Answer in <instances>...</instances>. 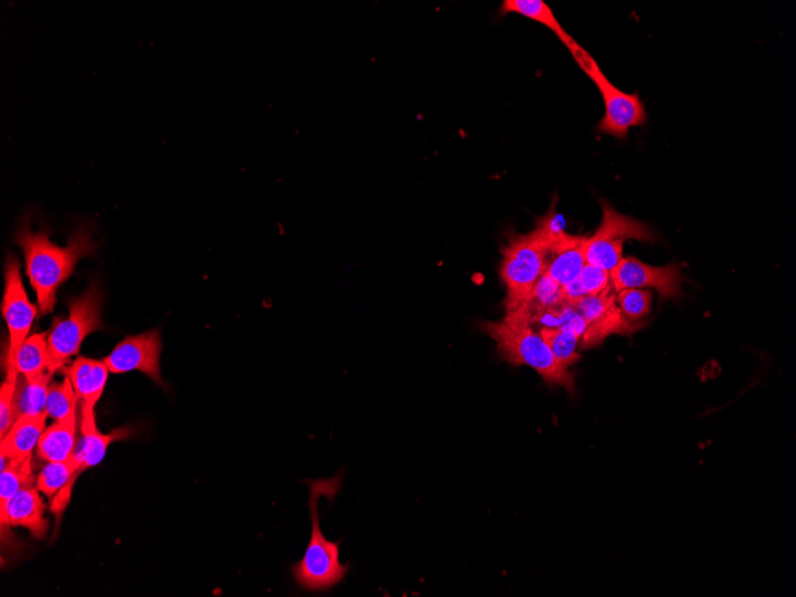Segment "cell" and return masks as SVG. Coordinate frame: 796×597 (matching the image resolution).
Instances as JSON below:
<instances>
[{
	"label": "cell",
	"instance_id": "cell-1",
	"mask_svg": "<svg viewBox=\"0 0 796 597\" xmlns=\"http://www.w3.org/2000/svg\"><path fill=\"white\" fill-rule=\"evenodd\" d=\"M16 240L26 258L27 275L38 296L39 309L42 315L52 313L59 288L75 272L80 259L97 251L92 230L88 226H79L68 245L60 247L49 239L47 229L34 231L28 224H23Z\"/></svg>",
	"mask_w": 796,
	"mask_h": 597
},
{
	"label": "cell",
	"instance_id": "cell-2",
	"mask_svg": "<svg viewBox=\"0 0 796 597\" xmlns=\"http://www.w3.org/2000/svg\"><path fill=\"white\" fill-rule=\"evenodd\" d=\"M344 479L345 472L340 470L333 478L304 480L311 488L308 507L312 535L303 558L291 567L292 580L301 590L309 593L330 590L344 581L350 570L348 564L340 562L342 541L334 543L325 537L318 511V504L323 497L329 503H334L344 485Z\"/></svg>",
	"mask_w": 796,
	"mask_h": 597
},
{
	"label": "cell",
	"instance_id": "cell-3",
	"mask_svg": "<svg viewBox=\"0 0 796 597\" xmlns=\"http://www.w3.org/2000/svg\"><path fill=\"white\" fill-rule=\"evenodd\" d=\"M481 328L495 341L502 359L513 367H530L548 385L566 389L572 396L576 394L572 373L556 360L542 335L533 328L531 315L523 306L507 310L501 321L483 322Z\"/></svg>",
	"mask_w": 796,
	"mask_h": 597
},
{
	"label": "cell",
	"instance_id": "cell-4",
	"mask_svg": "<svg viewBox=\"0 0 796 597\" xmlns=\"http://www.w3.org/2000/svg\"><path fill=\"white\" fill-rule=\"evenodd\" d=\"M549 246L545 231L535 225L528 234L513 236L502 249L500 276L507 289V310L521 307L531 296L547 269Z\"/></svg>",
	"mask_w": 796,
	"mask_h": 597
},
{
	"label": "cell",
	"instance_id": "cell-5",
	"mask_svg": "<svg viewBox=\"0 0 796 597\" xmlns=\"http://www.w3.org/2000/svg\"><path fill=\"white\" fill-rule=\"evenodd\" d=\"M102 303V291L96 283L80 296L68 301L70 315L64 320H54L51 332L47 334L49 372L55 374L66 368L71 358L78 356L84 340L101 331Z\"/></svg>",
	"mask_w": 796,
	"mask_h": 597
},
{
	"label": "cell",
	"instance_id": "cell-6",
	"mask_svg": "<svg viewBox=\"0 0 796 597\" xmlns=\"http://www.w3.org/2000/svg\"><path fill=\"white\" fill-rule=\"evenodd\" d=\"M576 63L596 85L605 104V115L596 127L599 134L618 140L628 139L632 128L643 127L647 122L646 106L640 92L628 93L618 89L599 68L595 59L582 46L576 43L570 48Z\"/></svg>",
	"mask_w": 796,
	"mask_h": 597
},
{
	"label": "cell",
	"instance_id": "cell-7",
	"mask_svg": "<svg viewBox=\"0 0 796 597\" xmlns=\"http://www.w3.org/2000/svg\"><path fill=\"white\" fill-rule=\"evenodd\" d=\"M603 209L602 224L585 242V262L610 272L623 258V245L629 240L654 242L655 231L631 216L617 212L599 200Z\"/></svg>",
	"mask_w": 796,
	"mask_h": 597
},
{
	"label": "cell",
	"instance_id": "cell-8",
	"mask_svg": "<svg viewBox=\"0 0 796 597\" xmlns=\"http://www.w3.org/2000/svg\"><path fill=\"white\" fill-rule=\"evenodd\" d=\"M3 318L9 329V348L7 356V380L16 381L15 370L17 353L24 341L28 339L30 329L38 315V308L30 302L24 289L21 276V264L14 255H9L5 264V291L2 303Z\"/></svg>",
	"mask_w": 796,
	"mask_h": 597
},
{
	"label": "cell",
	"instance_id": "cell-9",
	"mask_svg": "<svg viewBox=\"0 0 796 597\" xmlns=\"http://www.w3.org/2000/svg\"><path fill=\"white\" fill-rule=\"evenodd\" d=\"M611 287L624 289H654L664 300H678L683 295V275L678 264L652 266L634 257L622 261L610 271Z\"/></svg>",
	"mask_w": 796,
	"mask_h": 597
},
{
	"label": "cell",
	"instance_id": "cell-10",
	"mask_svg": "<svg viewBox=\"0 0 796 597\" xmlns=\"http://www.w3.org/2000/svg\"><path fill=\"white\" fill-rule=\"evenodd\" d=\"M162 350L161 331L154 329L122 340L104 361L114 374L140 371L157 385L166 388L161 372Z\"/></svg>",
	"mask_w": 796,
	"mask_h": 597
},
{
	"label": "cell",
	"instance_id": "cell-11",
	"mask_svg": "<svg viewBox=\"0 0 796 597\" xmlns=\"http://www.w3.org/2000/svg\"><path fill=\"white\" fill-rule=\"evenodd\" d=\"M80 433L81 437L78 442L76 456L78 457L80 465L79 469L65 486L53 499L51 505L52 513L56 516L58 520L65 513V510L71 501L72 490L75 486L80 474L91 468L97 467L104 459L106 450L110 445L115 442L125 441L131 434L129 429H119L110 433H102L97 428V421L94 418L80 419Z\"/></svg>",
	"mask_w": 796,
	"mask_h": 597
},
{
	"label": "cell",
	"instance_id": "cell-12",
	"mask_svg": "<svg viewBox=\"0 0 796 597\" xmlns=\"http://www.w3.org/2000/svg\"><path fill=\"white\" fill-rule=\"evenodd\" d=\"M72 382L79 399L80 419L96 417V406L103 396L110 370L103 360L78 357L61 370Z\"/></svg>",
	"mask_w": 796,
	"mask_h": 597
},
{
	"label": "cell",
	"instance_id": "cell-13",
	"mask_svg": "<svg viewBox=\"0 0 796 597\" xmlns=\"http://www.w3.org/2000/svg\"><path fill=\"white\" fill-rule=\"evenodd\" d=\"M2 522V541L10 538V528L27 529L35 538H43L48 531L46 505L36 485L22 490L11 499Z\"/></svg>",
	"mask_w": 796,
	"mask_h": 597
},
{
	"label": "cell",
	"instance_id": "cell-14",
	"mask_svg": "<svg viewBox=\"0 0 796 597\" xmlns=\"http://www.w3.org/2000/svg\"><path fill=\"white\" fill-rule=\"evenodd\" d=\"M587 237L566 233L549 250L547 274L558 284L567 285L578 279L585 262Z\"/></svg>",
	"mask_w": 796,
	"mask_h": 597
},
{
	"label": "cell",
	"instance_id": "cell-15",
	"mask_svg": "<svg viewBox=\"0 0 796 597\" xmlns=\"http://www.w3.org/2000/svg\"><path fill=\"white\" fill-rule=\"evenodd\" d=\"M47 419L46 414L21 416L0 441L2 443L0 444V458L7 460L31 458L46 430Z\"/></svg>",
	"mask_w": 796,
	"mask_h": 597
},
{
	"label": "cell",
	"instance_id": "cell-16",
	"mask_svg": "<svg viewBox=\"0 0 796 597\" xmlns=\"http://www.w3.org/2000/svg\"><path fill=\"white\" fill-rule=\"evenodd\" d=\"M78 411L54 421L40 437L36 455L42 461H64L75 456L78 445Z\"/></svg>",
	"mask_w": 796,
	"mask_h": 597
},
{
	"label": "cell",
	"instance_id": "cell-17",
	"mask_svg": "<svg viewBox=\"0 0 796 597\" xmlns=\"http://www.w3.org/2000/svg\"><path fill=\"white\" fill-rule=\"evenodd\" d=\"M500 14H516L543 24L544 27L557 36L560 42L565 45L568 50L578 43L572 39V36L563 28L560 22L555 16L554 11L551 10L543 0H505V2H502L500 7Z\"/></svg>",
	"mask_w": 796,
	"mask_h": 597
},
{
	"label": "cell",
	"instance_id": "cell-18",
	"mask_svg": "<svg viewBox=\"0 0 796 597\" xmlns=\"http://www.w3.org/2000/svg\"><path fill=\"white\" fill-rule=\"evenodd\" d=\"M33 457L26 459L2 461V474H0V518L7 513L8 506L22 490L36 485V478L33 471Z\"/></svg>",
	"mask_w": 796,
	"mask_h": 597
},
{
	"label": "cell",
	"instance_id": "cell-19",
	"mask_svg": "<svg viewBox=\"0 0 796 597\" xmlns=\"http://www.w3.org/2000/svg\"><path fill=\"white\" fill-rule=\"evenodd\" d=\"M53 376L54 373L49 371L33 380L18 376L16 406L20 417L45 414L48 389L52 384Z\"/></svg>",
	"mask_w": 796,
	"mask_h": 597
},
{
	"label": "cell",
	"instance_id": "cell-20",
	"mask_svg": "<svg viewBox=\"0 0 796 597\" xmlns=\"http://www.w3.org/2000/svg\"><path fill=\"white\" fill-rule=\"evenodd\" d=\"M47 334H34L24 341L21 346L16 357L15 370L24 379L33 380L48 372L49 352Z\"/></svg>",
	"mask_w": 796,
	"mask_h": 597
},
{
	"label": "cell",
	"instance_id": "cell-21",
	"mask_svg": "<svg viewBox=\"0 0 796 597\" xmlns=\"http://www.w3.org/2000/svg\"><path fill=\"white\" fill-rule=\"evenodd\" d=\"M78 457L73 456L64 461L46 462L38 477H36V488L48 498L53 499L68 484L73 474L79 469Z\"/></svg>",
	"mask_w": 796,
	"mask_h": 597
},
{
	"label": "cell",
	"instance_id": "cell-22",
	"mask_svg": "<svg viewBox=\"0 0 796 597\" xmlns=\"http://www.w3.org/2000/svg\"><path fill=\"white\" fill-rule=\"evenodd\" d=\"M635 328L633 323L624 318L617 304L603 318L587 326L582 336V346L583 348H592L602 344L610 334H630Z\"/></svg>",
	"mask_w": 796,
	"mask_h": 597
},
{
	"label": "cell",
	"instance_id": "cell-23",
	"mask_svg": "<svg viewBox=\"0 0 796 597\" xmlns=\"http://www.w3.org/2000/svg\"><path fill=\"white\" fill-rule=\"evenodd\" d=\"M538 332L563 368L569 370L572 365L581 360V355L578 352L580 336L568 331V329L559 328H539Z\"/></svg>",
	"mask_w": 796,
	"mask_h": 597
},
{
	"label": "cell",
	"instance_id": "cell-24",
	"mask_svg": "<svg viewBox=\"0 0 796 597\" xmlns=\"http://www.w3.org/2000/svg\"><path fill=\"white\" fill-rule=\"evenodd\" d=\"M531 322L536 325L538 328L568 329V331L580 336L581 340L587 328V323L582 316L568 303L531 315Z\"/></svg>",
	"mask_w": 796,
	"mask_h": 597
},
{
	"label": "cell",
	"instance_id": "cell-25",
	"mask_svg": "<svg viewBox=\"0 0 796 597\" xmlns=\"http://www.w3.org/2000/svg\"><path fill=\"white\" fill-rule=\"evenodd\" d=\"M79 399L71 380L65 376L63 382L49 385L45 414L53 421L65 420L78 411Z\"/></svg>",
	"mask_w": 796,
	"mask_h": 597
},
{
	"label": "cell",
	"instance_id": "cell-26",
	"mask_svg": "<svg viewBox=\"0 0 796 597\" xmlns=\"http://www.w3.org/2000/svg\"><path fill=\"white\" fill-rule=\"evenodd\" d=\"M563 303L566 302L565 298H563L561 285L547 274H544L542 278L539 279L531 296L522 304V306L528 309L530 315H533L541 310L560 306Z\"/></svg>",
	"mask_w": 796,
	"mask_h": 597
},
{
	"label": "cell",
	"instance_id": "cell-27",
	"mask_svg": "<svg viewBox=\"0 0 796 597\" xmlns=\"http://www.w3.org/2000/svg\"><path fill=\"white\" fill-rule=\"evenodd\" d=\"M617 304L624 318L631 323L640 321L652 312L653 292L641 289H624L618 292Z\"/></svg>",
	"mask_w": 796,
	"mask_h": 597
},
{
	"label": "cell",
	"instance_id": "cell-28",
	"mask_svg": "<svg viewBox=\"0 0 796 597\" xmlns=\"http://www.w3.org/2000/svg\"><path fill=\"white\" fill-rule=\"evenodd\" d=\"M611 288L607 289L599 295H586L571 304V307L578 312L587 326L597 321L599 318L608 313L611 308L617 306V298L611 295Z\"/></svg>",
	"mask_w": 796,
	"mask_h": 597
},
{
	"label": "cell",
	"instance_id": "cell-29",
	"mask_svg": "<svg viewBox=\"0 0 796 597\" xmlns=\"http://www.w3.org/2000/svg\"><path fill=\"white\" fill-rule=\"evenodd\" d=\"M16 381L5 380L0 388V441L20 418L16 406Z\"/></svg>",
	"mask_w": 796,
	"mask_h": 597
},
{
	"label": "cell",
	"instance_id": "cell-30",
	"mask_svg": "<svg viewBox=\"0 0 796 597\" xmlns=\"http://www.w3.org/2000/svg\"><path fill=\"white\" fill-rule=\"evenodd\" d=\"M578 279L586 295H599L607 289L614 288L610 272L591 264L584 265Z\"/></svg>",
	"mask_w": 796,
	"mask_h": 597
},
{
	"label": "cell",
	"instance_id": "cell-31",
	"mask_svg": "<svg viewBox=\"0 0 796 597\" xmlns=\"http://www.w3.org/2000/svg\"><path fill=\"white\" fill-rule=\"evenodd\" d=\"M561 294L563 298H565V302L570 304V306L574 302H578L582 297L586 296L585 291L579 282V279L573 280V282L570 284L563 285Z\"/></svg>",
	"mask_w": 796,
	"mask_h": 597
}]
</instances>
